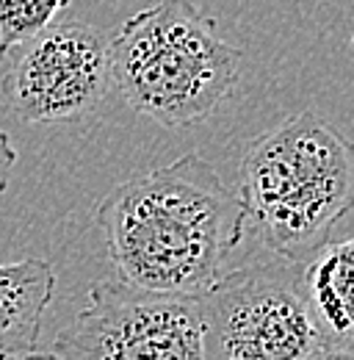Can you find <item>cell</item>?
Masks as SVG:
<instances>
[{
    "mask_svg": "<svg viewBox=\"0 0 354 360\" xmlns=\"http://www.w3.org/2000/svg\"><path fill=\"white\" fill-rule=\"evenodd\" d=\"M117 280L175 297H202L244 241L247 208L199 155L114 186L94 208Z\"/></svg>",
    "mask_w": 354,
    "mask_h": 360,
    "instance_id": "cell-1",
    "label": "cell"
},
{
    "mask_svg": "<svg viewBox=\"0 0 354 360\" xmlns=\"http://www.w3.org/2000/svg\"><path fill=\"white\" fill-rule=\"evenodd\" d=\"M238 194L266 252L305 266L354 211V141L302 111L249 141Z\"/></svg>",
    "mask_w": 354,
    "mask_h": 360,
    "instance_id": "cell-2",
    "label": "cell"
},
{
    "mask_svg": "<svg viewBox=\"0 0 354 360\" xmlns=\"http://www.w3.org/2000/svg\"><path fill=\"white\" fill-rule=\"evenodd\" d=\"M111 78L136 114L164 128L208 120L238 81L244 50L191 0H158L108 39Z\"/></svg>",
    "mask_w": 354,
    "mask_h": 360,
    "instance_id": "cell-3",
    "label": "cell"
},
{
    "mask_svg": "<svg viewBox=\"0 0 354 360\" xmlns=\"http://www.w3.org/2000/svg\"><path fill=\"white\" fill-rule=\"evenodd\" d=\"M199 308L205 360H313L329 344L305 266L280 258L224 271Z\"/></svg>",
    "mask_w": 354,
    "mask_h": 360,
    "instance_id": "cell-4",
    "label": "cell"
},
{
    "mask_svg": "<svg viewBox=\"0 0 354 360\" xmlns=\"http://www.w3.org/2000/svg\"><path fill=\"white\" fill-rule=\"evenodd\" d=\"M50 352L55 360H205L202 308L197 297L100 280Z\"/></svg>",
    "mask_w": 354,
    "mask_h": 360,
    "instance_id": "cell-5",
    "label": "cell"
},
{
    "mask_svg": "<svg viewBox=\"0 0 354 360\" xmlns=\"http://www.w3.org/2000/svg\"><path fill=\"white\" fill-rule=\"evenodd\" d=\"M0 67V103L31 125L81 122L114 84L108 39L86 22H55Z\"/></svg>",
    "mask_w": 354,
    "mask_h": 360,
    "instance_id": "cell-6",
    "label": "cell"
},
{
    "mask_svg": "<svg viewBox=\"0 0 354 360\" xmlns=\"http://www.w3.org/2000/svg\"><path fill=\"white\" fill-rule=\"evenodd\" d=\"M53 294L55 271L42 258L0 266V360L39 352V333Z\"/></svg>",
    "mask_w": 354,
    "mask_h": 360,
    "instance_id": "cell-7",
    "label": "cell"
},
{
    "mask_svg": "<svg viewBox=\"0 0 354 360\" xmlns=\"http://www.w3.org/2000/svg\"><path fill=\"white\" fill-rule=\"evenodd\" d=\"M305 288L327 338L354 344V238L327 244L305 264Z\"/></svg>",
    "mask_w": 354,
    "mask_h": 360,
    "instance_id": "cell-8",
    "label": "cell"
},
{
    "mask_svg": "<svg viewBox=\"0 0 354 360\" xmlns=\"http://www.w3.org/2000/svg\"><path fill=\"white\" fill-rule=\"evenodd\" d=\"M72 0H0V61L53 28Z\"/></svg>",
    "mask_w": 354,
    "mask_h": 360,
    "instance_id": "cell-9",
    "label": "cell"
},
{
    "mask_svg": "<svg viewBox=\"0 0 354 360\" xmlns=\"http://www.w3.org/2000/svg\"><path fill=\"white\" fill-rule=\"evenodd\" d=\"M14 164H17V150H14L8 134L0 131V194L8 188V178H11Z\"/></svg>",
    "mask_w": 354,
    "mask_h": 360,
    "instance_id": "cell-10",
    "label": "cell"
},
{
    "mask_svg": "<svg viewBox=\"0 0 354 360\" xmlns=\"http://www.w3.org/2000/svg\"><path fill=\"white\" fill-rule=\"evenodd\" d=\"M313 360H354V344H335V341H329Z\"/></svg>",
    "mask_w": 354,
    "mask_h": 360,
    "instance_id": "cell-11",
    "label": "cell"
},
{
    "mask_svg": "<svg viewBox=\"0 0 354 360\" xmlns=\"http://www.w3.org/2000/svg\"><path fill=\"white\" fill-rule=\"evenodd\" d=\"M14 360H55V355L53 352H31L25 358H14Z\"/></svg>",
    "mask_w": 354,
    "mask_h": 360,
    "instance_id": "cell-12",
    "label": "cell"
},
{
    "mask_svg": "<svg viewBox=\"0 0 354 360\" xmlns=\"http://www.w3.org/2000/svg\"><path fill=\"white\" fill-rule=\"evenodd\" d=\"M352 53H354V34H352Z\"/></svg>",
    "mask_w": 354,
    "mask_h": 360,
    "instance_id": "cell-13",
    "label": "cell"
}]
</instances>
